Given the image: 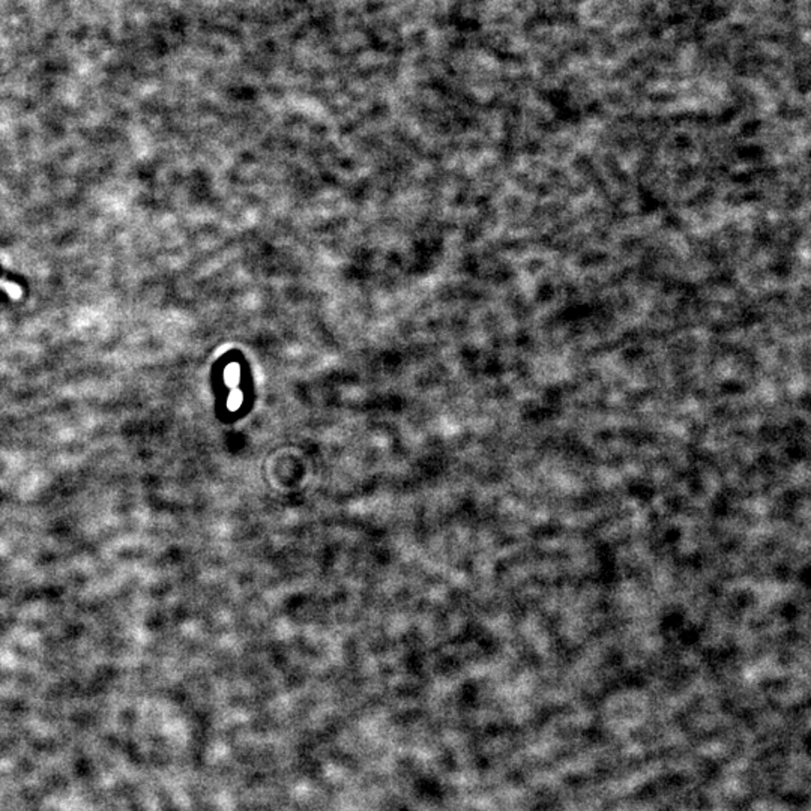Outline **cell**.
<instances>
[{
  "mask_svg": "<svg viewBox=\"0 0 811 811\" xmlns=\"http://www.w3.org/2000/svg\"><path fill=\"white\" fill-rule=\"evenodd\" d=\"M0 287L5 288V290H8L9 295H11L14 297V300H18V297L22 296V288L18 287V286H15V284L5 283V281H2V279H0Z\"/></svg>",
  "mask_w": 811,
  "mask_h": 811,
  "instance_id": "6da1fadb",
  "label": "cell"
}]
</instances>
